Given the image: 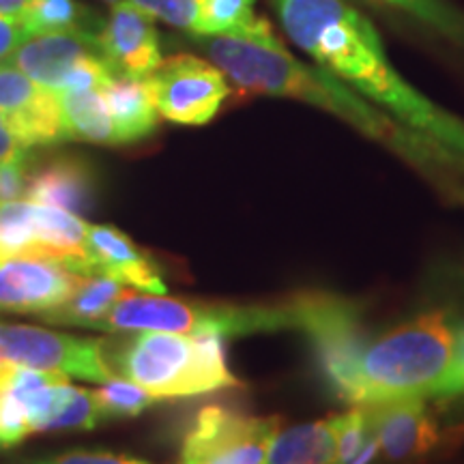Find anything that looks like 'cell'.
Wrapping results in <instances>:
<instances>
[{"label": "cell", "instance_id": "25", "mask_svg": "<svg viewBox=\"0 0 464 464\" xmlns=\"http://www.w3.org/2000/svg\"><path fill=\"white\" fill-rule=\"evenodd\" d=\"M102 415L97 409L95 393L91 390H80L72 385L69 400L63 409V413L56 417L54 423L50 426V432L56 430H92L100 426Z\"/></svg>", "mask_w": 464, "mask_h": 464}, {"label": "cell", "instance_id": "37", "mask_svg": "<svg viewBox=\"0 0 464 464\" xmlns=\"http://www.w3.org/2000/svg\"><path fill=\"white\" fill-rule=\"evenodd\" d=\"M5 362H7V359H5L3 355H0V368H3V365H5Z\"/></svg>", "mask_w": 464, "mask_h": 464}, {"label": "cell", "instance_id": "17", "mask_svg": "<svg viewBox=\"0 0 464 464\" xmlns=\"http://www.w3.org/2000/svg\"><path fill=\"white\" fill-rule=\"evenodd\" d=\"M102 95L114 121L121 144L140 142L158 130L160 112L155 108L147 78L114 72L102 89Z\"/></svg>", "mask_w": 464, "mask_h": 464}, {"label": "cell", "instance_id": "38", "mask_svg": "<svg viewBox=\"0 0 464 464\" xmlns=\"http://www.w3.org/2000/svg\"><path fill=\"white\" fill-rule=\"evenodd\" d=\"M142 464H147V462H142Z\"/></svg>", "mask_w": 464, "mask_h": 464}, {"label": "cell", "instance_id": "7", "mask_svg": "<svg viewBox=\"0 0 464 464\" xmlns=\"http://www.w3.org/2000/svg\"><path fill=\"white\" fill-rule=\"evenodd\" d=\"M280 417H256L208 404L191 420L181 443V464H266Z\"/></svg>", "mask_w": 464, "mask_h": 464}, {"label": "cell", "instance_id": "20", "mask_svg": "<svg viewBox=\"0 0 464 464\" xmlns=\"http://www.w3.org/2000/svg\"><path fill=\"white\" fill-rule=\"evenodd\" d=\"M334 415L277 432L266 464H335Z\"/></svg>", "mask_w": 464, "mask_h": 464}, {"label": "cell", "instance_id": "27", "mask_svg": "<svg viewBox=\"0 0 464 464\" xmlns=\"http://www.w3.org/2000/svg\"><path fill=\"white\" fill-rule=\"evenodd\" d=\"M130 3L174 28L191 34L198 33V0H130Z\"/></svg>", "mask_w": 464, "mask_h": 464}, {"label": "cell", "instance_id": "31", "mask_svg": "<svg viewBox=\"0 0 464 464\" xmlns=\"http://www.w3.org/2000/svg\"><path fill=\"white\" fill-rule=\"evenodd\" d=\"M33 464H142V460L130 456L110 454V451H67V454L45 458V460H34Z\"/></svg>", "mask_w": 464, "mask_h": 464}, {"label": "cell", "instance_id": "33", "mask_svg": "<svg viewBox=\"0 0 464 464\" xmlns=\"http://www.w3.org/2000/svg\"><path fill=\"white\" fill-rule=\"evenodd\" d=\"M28 149L22 147L20 140L14 136V131L9 130V125L5 123V119L0 116V161L9 160H20L26 158Z\"/></svg>", "mask_w": 464, "mask_h": 464}, {"label": "cell", "instance_id": "10", "mask_svg": "<svg viewBox=\"0 0 464 464\" xmlns=\"http://www.w3.org/2000/svg\"><path fill=\"white\" fill-rule=\"evenodd\" d=\"M0 116L26 149L67 140L58 92L37 84L11 63L0 65Z\"/></svg>", "mask_w": 464, "mask_h": 464}, {"label": "cell", "instance_id": "15", "mask_svg": "<svg viewBox=\"0 0 464 464\" xmlns=\"http://www.w3.org/2000/svg\"><path fill=\"white\" fill-rule=\"evenodd\" d=\"M26 196L37 205L89 216L97 207V174L80 155H56L28 174Z\"/></svg>", "mask_w": 464, "mask_h": 464}, {"label": "cell", "instance_id": "18", "mask_svg": "<svg viewBox=\"0 0 464 464\" xmlns=\"http://www.w3.org/2000/svg\"><path fill=\"white\" fill-rule=\"evenodd\" d=\"M123 290V284L108 276H82L72 299L65 301L61 307L44 312L37 318L52 324H67V327L102 329Z\"/></svg>", "mask_w": 464, "mask_h": 464}, {"label": "cell", "instance_id": "24", "mask_svg": "<svg viewBox=\"0 0 464 464\" xmlns=\"http://www.w3.org/2000/svg\"><path fill=\"white\" fill-rule=\"evenodd\" d=\"M92 393H95L102 421L133 420L158 402V398L150 396L140 385H136L133 381L116 379V376L103 381L97 390H92Z\"/></svg>", "mask_w": 464, "mask_h": 464}, {"label": "cell", "instance_id": "34", "mask_svg": "<svg viewBox=\"0 0 464 464\" xmlns=\"http://www.w3.org/2000/svg\"><path fill=\"white\" fill-rule=\"evenodd\" d=\"M370 428H372V426H370ZM379 458H381L379 440H376L374 434H370L368 443L363 445L362 451H359V454L353 458L351 462H346V464H376V460H379Z\"/></svg>", "mask_w": 464, "mask_h": 464}, {"label": "cell", "instance_id": "29", "mask_svg": "<svg viewBox=\"0 0 464 464\" xmlns=\"http://www.w3.org/2000/svg\"><path fill=\"white\" fill-rule=\"evenodd\" d=\"M28 155L20 160L0 161V202L20 200L28 188Z\"/></svg>", "mask_w": 464, "mask_h": 464}, {"label": "cell", "instance_id": "11", "mask_svg": "<svg viewBox=\"0 0 464 464\" xmlns=\"http://www.w3.org/2000/svg\"><path fill=\"white\" fill-rule=\"evenodd\" d=\"M80 280L82 276L54 260L5 256L0 258V307L39 316L72 299Z\"/></svg>", "mask_w": 464, "mask_h": 464}, {"label": "cell", "instance_id": "35", "mask_svg": "<svg viewBox=\"0 0 464 464\" xmlns=\"http://www.w3.org/2000/svg\"><path fill=\"white\" fill-rule=\"evenodd\" d=\"M33 0H0V15L14 17V20H22Z\"/></svg>", "mask_w": 464, "mask_h": 464}, {"label": "cell", "instance_id": "13", "mask_svg": "<svg viewBox=\"0 0 464 464\" xmlns=\"http://www.w3.org/2000/svg\"><path fill=\"white\" fill-rule=\"evenodd\" d=\"M97 39L103 58L116 73L147 78L164 61L153 20L131 3L112 5Z\"/></svg>", "mask_w": 464, "mask_h": 464}, {"label": "cell", "instance_id": "22", "mask_svg": "<svg viewBox=\"0 0 464 464\" xmlns=\"http://www.w3.org/2000/svg\"><path fill=\"white\" fill-rule=\"evenodd\" d=\"M428 26L464 50V11L451 0H372Z\"/></svg>", "mask_w": 464, "mask_h": 464}, {"label": "cell", "instance_id": "8", "mask_svg": "<svg viewBox=\"0 0 464 464\" xmlns=\"http://www.w3.org/2000/svg\"><path fill=\"white\" fill-rule=\"evenodd\" d=\"M155 108L174 125L200 127L211 123L230 95L226 73L194 54H177L160 63L147 75Z\"/></svg>", "mask_w": 464, "mask_h": 464}, {"label": "cell", "instance_id": "2", "mask_svg": "<svg viewBox=\"0 0 464 464\" xmlns=\"http://www.w3.org/2000/svg\"><path fill=\"white\" fill-rule=\"evenodd\" d=\"M290 42L376 103L398 123L440 147L464 170V121L421 95L387 58L372 22L348 0H271Z\"/></svg>", "mask_w": 464, "mask_h": 464}, {"label": "cell", "instance_id": "5", "mask_svg": "<svg viewBox=\"0 0 464 464\" xmlns=\"http://www.w3.org/2000/svg\"><path fill=\"white\" fill-rule=\"evenodd\" d=\"M295 329L293 307L280 305H232L196 299H177L166 295H140L123 290L121 299L103 323L102 332H170V334H219L249 335Z\"/></svg>", "mask_w": 464, "mask_h": 464}, {"label": "cell", "instance_id": "21", "mask_svg": "<svg viewBox=\"0 0 464 464\" xmlns=\"http://www.w3.org/2000/svg\"><path fill=\"white\" fill-rule=\"evenodd\" d=\"M20 22L28 37L56 31H91L100 34L103 26L102 15L78 0H33Z\"/></svg>", "mask_w": 464, "mask_h": 464}, {"label": "cell", "instance_id": "36", "mask_svg": "<svg viewBox=\"0 0 464 464\" xmlns=\"http://www.w3.org/2000/svg\"><path fill=\"white\" fill-rule=\"evenodd\" d=\"M103 3H110V5H119V3H125V0H103Z\"/></svg>", "mask_w": 464, "mask_h": 464}, {"label": "cell", "instance_id": "26", "mask_svg": "<svg viewBox=\"0 0 464 464\" xmlns=\"http://www.w3.org/2000/svg\"><path fill=\"white\" fill-rule=\"evenodd\" d=\"M33 434L26 402L14 392H0V451L15 448Z\"/></svg>", "mask_w": 464, "mask_h": 464}, {"label": "cell", "instance_id": "3", "mask_svg": "<svg viewBox=\"0 0 464 464\" xmlns=\"http://www.w3.org/2000/svg\"><path fill=\"white\" fill-rule=\"evenodd\" d=\"M456 329L443 312H428L398 324L363 346L353 406L411 396H432L454 357Z\"/></svg>", "mask_w": 464, "mask_h": 464}, {"label": "cell", "instance_id": "16", "mask_svg": "<svg viewBox=\"0 0 464 464\" xmlns=\"http://www.w3.org/2000/svg\"><path fill=\"white\" fill-rule=\"evenodd\" d=\"M86 246L95 260L97 274L112 277L121 284H131L150 295L168 293L158 263L123 230L114 226H89Z\"/></svg>", "mask_w": 464, "mask_h": 464}, {"label": "cell", "instance_id": "19", "mask_svg": "<svg viewBox=\"0 0 464 464\" xmlns=\"http://www.w3.org/2000/svg\"><path fill=\"white\" fill-rule=\"evenodd\" d=\"M58 102L67 140L119 147L114 121L102 91H63L58 92Z\"/></svg>", "mask_w": 464, "mask_h": 464}, {"label": "cell", "instance_id": "32", "mask_svg": "<svg viewBox=\"0 0 464 464\" xmlns=\"http://www.w3.org/2000/svg\"><path fill=\"white\" fill-rule=\"evenodd\" d=\"M24 39H28V33L20 20L0 15V65L9 61V56Z\"/></svg>", "mask_w": 464, "mask_h": 464}, {"label": "cell", "instance_id": "28", "mask_svg": "<svg viewBox=\"0 0 464 464\" xmlns=\"http://www.w3.org/2000/svg\"><path fill=\"white\" fill-rule=\"evenodd\" d=\"M114 69L108 65V61L103 56H84L80 58L75 65L69 69V73L63 80L61 89L63 91H102L108 84V80L112 78Z\"/></svg>", "mask_w": 464, "mask_h": 464}, {"label": "cell", "instance_id": "9", "mask_svg": "<svg viewBox=\"0 0 464 464\" xmlns=\"http://www.w3.org/2000/svg\"><path fill=\"white\" fill-rule=\"evenodd\" d=\"M0 355L17 365L54 370L91 382L114 376L106 359V340L78 338L28 324H0Z\"/></svg>", "mask_w": 464, "mask_h": 464}, {"label": "cell", "instance_id": "23", "mask_svg": "<svg viewBox=\"0 0 464 464\" xmlns=\"http://www.w3.org/2000/svg\"><path fill=\"white\" fill-rule=\"evenodd\" d=\"M256 0H198V33L237 34L252 31L260 17L254 14Z\"/></svg>", "mask_w": 464, "mask_h": 464}, {"label": "cell", "instance_id": "12", "mask_svg": "<svg viewBox=\"0 0 464 464\" xmlns=\"http://www.w3.org/2000/svg\"><path fill=\"white\" fill-rule=\"evenodd\" d=\"M423 398L426 396L368 404L370 426L387 462L411 464L426 458L440 443L439 423Z\"/></svg>", "mask_w": 464, "mask_h": 464}, {"label": "cell", "instance_id": "4", "mask_svg": "<svg viewBox=\"0 0 464 464\" xmlns=\"http://www.w3.org/2000/svg\"><path fill=\"white\" fill-rule=\"evenodd\" d=\"M110 368L147 390L158 400L189 398L237 387L239 379L228 370L224 335L140 332L136 338L110 344Z\"/></svg>", "mask_w": 464, "mask_h": 464}, {"label": "cell", "instance_id": "14", "mask_svg": "<svg viewBox=\"0 0 464 464\" xmlns=\"http://www.w3.org/2000/svg\"><path fill=\"white\" fill-rule=\"evenodd\" d=\"M84 56H103L97 33L56 31L31 34L9 56L11 65L45 89H61L63 80Z\"/></svg>", "mask_w": 464, "mask_h": 464}, {"label": "cell", "instance_id": "6", "mask_svg": "<svg viewBox=\"0 0 464 464\" xmlns=\"http://www.w3.org/2000/svg\"><path fill=\"white\" fill-rule=\"evenodd\" d=\"M288 304L295 314V332L310 340L329 390L342 402L351 404L359 355L368 344L359 307L327 293L295 295Z\"/></svg>", "mask_w": 464, "mask_h": 464}, {"label": "cell", "instance_id": "30", "mask_svg": "<svg viewBox=\"0 0 464 464\" xmlns=\"http://www.w3.org/2000/svg\"><path fill=\"white\" fill-rule=\"evenodd\" d=\"M460 393H464V327L460 332H456L454 357H451L443 379H440L439 385L434 387L432 396L451 398L460 396Z\"/></svg>", "mask_w": 464, "mask_h": 464}, {"label": "cell", "instance_id": "1", "mask_svg": "<svg viewBox=\"0 0 464 464\" xmlns=\"http://www.w3.org/2000/svg\"><path fill=\"white\" fill-rule=\"evenodd\" d=\"M191 37L243 95L288 97L321 108L340 116L365 138L392 149L432 181L448 183V188L456 185L454 174L462 168L448 150L374 108L372 102L342 82L338 75L318 65H305L290 54L266 20L247 33Z\"/></svg>", "mask_w": 464, "mask_h": 464}]
</instances>
